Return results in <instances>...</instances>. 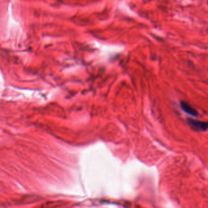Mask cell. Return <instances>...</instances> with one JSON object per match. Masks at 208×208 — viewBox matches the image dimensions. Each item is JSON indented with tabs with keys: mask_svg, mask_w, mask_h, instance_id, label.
I'll use <instances>...</instances> for the list:
<instances>
[{
	"mask_svg": "<svg viewBox=\"0 0 208 208\" xmlns=\"http://www.w3.org/2000/svg\"><path fill=\"white\" fill-rule=\"evenodd\" d=\"M187 123L193 129L198 131H206L208 129V123L195 120L192 118L187 119Z\"/></svg>",
	"mask_w": 208,
	"mask_h": 208,
	"instance_id": "cell-1",
	"label": "cell"
},
{
	"mask_svg": "<svg viewBox=\"0 0 208 208\" xmlns=\"http://www.w3.org/2000/svg\"><path fill=\"white\" fill-rule=\"evenodd\" d=\"M181 107L182 109L186 112L187 113L193 115V116H196L198 115V112L193 107H192L189 104L185 101H181Z\"/></svg>",
	"mask_w": 208,
	"mask_h": 208,
	"instance_id": "cell-2",
	"label": "cell"
}]
</instances>
